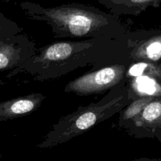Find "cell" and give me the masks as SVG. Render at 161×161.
<instances>
[{
	"instance_id": "6",
	"label": "cell",
	"mask_w": 161,
	"mask_h": 161,
	"mask_svg": "<svg viewBox=\"0 0 161 161\" xmlns=\"http://www.w3.org/2000/svg\"><path fill=\"white\" fill-rule=\"evenodd\" d=\"M125 81L130 101L141 97L161 99V63L130 61Z\"/></svg>"
},
{
	"instance_id": "10",
	"label": "cell",
	"mask_w": 161,
	"mask_h": 161,
	"mask_svg": "<svg viewBox=\"0 0 161 161\" xmlns=\"http://www.w3.org/2000/svg\"><path fill=\"white\" fill-rule=\"evenodd\" d=\"M116 16H137L149 7H158L161 0H97Z\"/></svg>"
},
{
	"instance_id": "9",
	"label": "cell",
	"mask_w": 161,
	"mask_h": 161,
	"mask_svg": "<svg viewBox=\"0 0 161 161\" xmlns=\"http://www.w3.org/2000/svg\"><path fill=\"white\" fill-rule=\"evenodd\" d=\"M45 99L46 96L42 93H31L0 102V122L31 114L41 106Z\"/></svg>"
},
{
	"instance_id": "3",
	"label": "cell",
	"mask_w": 161,
	"mask_h": 161,
	"mask_svg": "<svg viewBox=\"0 0 161 161\" xmlns=\"http://www.w3.org/2000/svg\"><path fill=\"white\" fill-rule=\"evenodd\" d=\"M130 102L124 80L108 91L100 101L78 107L75 111L61 117L52 126L37 147L47 149L67 142L113 117Z\"/></svg>"
},
{
	"instance_id": "1",
	"label": "cell",
	"mask_w": 161,
	"mask_h": 161,
	"mask_svg": "<svg viewBox=\"0 0 161 161\" xmlns=\"http://www.w3.org/2000/svg\"><path fill=\"white\" fill-rule=\"evenodd\" d=\"M126 34V33H125ZM97 37L80 41H58L38 48L36 53L15 69L34 81L53 80L75 69L102 67L127 57L125 39Z\"/></svg>"
},
{
	"instance_id": "7",
	"label": "cell",
	"mask_w": 161,
	"mask_h": 161,
	"mask_svg": "<svg viewBox=\"0 0 161 161\" xmlns=\"http://www.w3.org/2000/svg\"><path fill=\"white\" fill-rule=\"evenodd\" d=\"M124 39L130 61L161 63V29L127 31Z\"/></svg>"
},
{
	"instance_id": "5",
	"label": "cell",
	"mask_w": 161,
	"mask_h": 161,
	"mask_svg": "<svg viewBox=\"0 0 161 161\" xmlns=\"http://www.w3.org/2000/svg\"><path fill=\"white\" fill-rule=\"evenodd\" d=\"M130 61L128 57L105 64L69 81L64 91L78 96H88L108 92L125 80Z\"/></svg>"
},
{
	"instance_id": "8",
	"label": "cell",
	"mask_w": 161,
	"mask_h": 161,
	"mask_svg": "<svg viewBox=\"0 0 161 161\" xmlns=\"http://www.w3.org/2000/svg\"><path fill=\"white\" fill-rule=\"evenodd\" d=\"M36 43L26 36H12L0 41V70L17 69L37 50Z\"/></svg>"
},
{
	"instance_id": "2",
	"label": "cell",
	"mask_w": 161,
	"mask_h": 161,
	"mask_svg": "<svg viewBox=\"0 0 161 161\" xmlns=\"http://www.w3.org/2000/svg\"><path fill=\"white\" fill-rule=\"evenodd\" d=\"M20 6L29 19L48 25L57 38H118L127 31L119 16L90 5L71 3L47 7L23 2Z\"/></svg>"
},
{
	"instance_id": "11",
	"label": "cell",
	"mask_w": 161,
	"mask_h": 161,
	"mask_svg": "<svg viewBox=\"0 0 161 161\" xmlns=\"http://www.w3.org/2000/svg\"><path fill=\"white\" fill-rule=\"evenodd\" d=\"M130 161H161V160H154V159H149V158H139V159H135V160H130Z\"/></svg>"
},
{
	"instance_id": "4",
	"label": "cell",
	"mask_w": 161,
	"mask_h": 161,
	"mask_svg": "<svg viewBox=\"0 0 161 161\" xmlns=\"http://www.w3.org/2000/svg\"><path fill=\"white\" fill-rule=\"evenodd\" d=\"M118 127L138 138H154L161 128V99L133 100L119 113Z\"/></svg>"
}]
</instances>
